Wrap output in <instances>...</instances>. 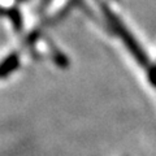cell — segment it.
Wrapping results in <instances>:
<instances>
[{
	"label": "cell",
	"mask_w": 156,
	"mask_h": 156,
	"mask_svg": "<svg viewBox=\"0 0 156 156\" xmlns=\"http://www.w3.org/2000/svg\"><path fill=\"white\" fill-rule=\"evenodd\" d=\"M17 66H18V56L17 55H12V56L7 57L5 60L0 64V78L11 74Z\"/></svg>",
	"instance_id": "obj_1"
}]
</instances>
